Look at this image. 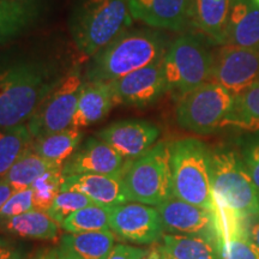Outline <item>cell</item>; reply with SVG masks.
<instances>
[{
  "mask_svg": "<svg viewBox=\"0 0 259 259\" xmlns=\"http://www.w3.org/2000/svg\"><path fill=\"white\" fill-rule=\"evenodd\" d=\"M58 78L47 66L16 63L0 69V128L28 124Z\"/></svg>",
  "mask_w": 259,
  "mask_h": 259,
  "instance_id": "obj_1",
  "label": "cell"
},
{
  "mask_svg": "<svg viewBox=\"0 0 259 259\" xmlns=\"http://www.w3.org/2000/svg\"><path fill=\"white\" fill-rule=\"evenodd\" d=\"M168 50L160 32L127 30L93 58L87 80H112L163 59Z\"/></svg>",
  "mask_w": 259,
  "mask_h": 259,
  "instance_id": "obj_2",
  "label": "cell"
},
{
  "mask_svg": "<svg viewBox=\"0 0 259 259\" xmlns=\"http://www.w3.org/2000/svg\"><path fill=\"white\" fill-rule=\"evenodd\" d=\"M170 169L176 198L215 211L208 145L192 137L170 143Z\"/></svg>",
  "mask_w": 259,
  "mask_h": 259,
  "instance_id": "obj_3",
  "label": "cell"
},
{
  "mask_svg": "<svg viewBox=\"0 0 259 259\" xmlns=\"http://www.w3.org/2000/svg\"><path fill=\"white\" fill-rule=\"evenodd\" d=\"M211 184L215 204L245 222L259 218V189L234 149L221 147L211 151Z\"/></svg>",
  "mask_w": 259,
  "mask_h": 259,
  "instance_id": "obj_4",
  "label": "cell"
},
{
  "mask_svg": "<svg viewBox=\"0 0 259 259\" xmlns=\"http://www.w3.org/2000/svg\"><path fill=\"white\" fill-rule=\"evenodd\" d=\"M134 23L128 0H84L74 16L72 35L77 48L94 58Z\"/></svg>",
  "mask_w": 259,
  "mask_h": 259,
  "instance_id": "obj_5",
  "label": "cell"
},
{
  "mask_svg": "<svg viewBox=\"0 0 259 259\" xmlns=\"http://www.w3.org/2000/svg\"><path fill=\"white\" fill-rule=\"evenodd\" d=\"M212 51L198 34H183L168 47L163 58L167 93L179 100L211 80Z\"/></svg>",
  "mask_w": 259,
  "mask_h": 259,
  "instance_id": "obj_6",
  "label": "cell"
},
{
  "mask_svg": "<svg viewBox=\"0 0 259 259\" xmlns=\"http://www.w3.org/2000/svg\"><path fill=\"white\" fill-rule=\"evenodd\" d=\"M128 200L156 206L174 197L170 169V144L160 142L144 155L127 161L121 173Z\"/></svg>",
  "mask_w": 259,
  "mask_h": 259,
  "instance_id": "obj_7",
  "label": "cell"
},
{
  "mask_svg": "<svg viewBox=\"0 0 259 259\" xmlns=\"http://www.w3.org/2000/svg\"><path fill=\"white\" fill-rule=\"evenodd\" d=\"M233 105L234 95L210 80L178 100V125L197 135H210L227 126Z\"/></svg>",
  "mask_w": 259,
  "mask_h": 259,
  "instance_id": "obj_8",
  "label": "cell"
},
{
  "mask_svg": "<svg viewBox=\"0 0 259 259\" xmlns=\"http://www.w3.org/2000/svg\"><path fill=\"white\" fill-rule=\"evenodd\" d=\"M83 84L79 67H72L64 77L58 78L28 121L32 137L37 138L71 127Z\"/></svg>",
  "mask_w": 259,
  "mask_h": 259,
  "instance_id": "obj_9",
  "label": "cell"
},
{
  "mask_svg": "<svg viewBox=\"0 0 259 259\" xmlns=\"http://www.w3.org/2000/svg\"><path fill=\"white\" fill-rule=\"evenodd\" d=\"M211 80L234 96L259 82V50L218 46L212 51Z\"/></svg>",
  "mask_w": 259,
  "mask_h": 259,
  "instance_id": "obj_10",
  "label": "cell"
},
{
  "mask_svg": "<svg viewBox=\"0 0 259 259\" xmlns=\"http://www.w3.org/2000/svg\"><path fill=\"white\" fill-rule=\"evenodd\" d=\"M111 231L116 238L135 245H151L163 238V223L155 206L125 203L109 208Z\"/></svg>",
  "mask_w": 259,
  "mask_h": 259,
  "instance_id": "obj_11",
  "label": "cell"
},
{
  "mask_svg": "<svg viewBox=\"0 0 259 259\" xmlns=\"http://www.w3.org/2000/svg\"><path fill=\"white\" fill-rule=\"evenodd\" d=\"M115 105L145 107L167 93L163 59L109 82Z\"/></svg>",
  "mask_w": 259,
  "mask_h": 259,
  "instance_id": "obj_12",
  "label": "cell"
},
{
  "mask_svg": "<svg viewBox=\"0 0 259 259\" xmlns=\"http://www.w3.org/2000/svg\"><path fill=\"white\" fill-rule=\"evenodd\" d=\"M164 232L169 234L203 236L216 242L215 212L176 197L156 206Z\"/></svg>",
  "mask_w": 259,
  "mask_h": 259,
  "instance_id": "obj_13",
  "label": "cell"
},
{
  "mask_svg": "<svg viewBox=\"0 0 259 259\" xmlns=\"http://www.w3.org/2000/svg\"><path fill=\"white\" fill-rule=\"evenodd\" d=\"M160 130L145 120H122L97 132V138L111 145L126 161L144 155L156 144Z\"/></svg>",
  "mask_w": 259,
  "mask_h": 259,
  "instance_id": "obj_14",
  "label": "cell"
},
{
  "mask_svg": "<svg viewBox=\"0 0 259 259\" xmlns=\"http://www.w3.org/2000/svg\"><path fill=\"white\" fill-rule=\"evenodd\" d=\"M127 161L100 138H89L64 163V177L74 174H120Z\"/></svg>",
  "mask_w": 259,
  "mask_h": 259,
  "instance_id": "obj_15",
  "label": "cell"
},
{
  "mask_svg": "<svg viewBox=\"0 0 259 259\" xmlns=\"http://www.w3.org/2000/svg\"><path fill=\"white\" fill-rule=\"evenodd\" d=\"M213 212L220 259H259V246L251 240L246 222L219 204Z\"/></svg>",
  "mask_w": 259,
  "mask_h": 259,
  "instance_id": "obj_16",
  "label": "cell"
},
{
  "mask_svg": "<svg viewBox=\"0 0 259 259\" xmlns=\"http://www.w3.org/2000/svg\"><path fill=\"white\" fill-rule=\"evenodd\" d=\"M134 19L154 28L179 31L191 24L192 0H128Z\"/></svg>",
  "mask_w": 259,
  "mask_h": 259,
  "instance_id": "obj_17",
  "label": "cell"
},
{
  "mask_svg": "<svg viewBox=\"0 0 259 259\" xmlns=\"http://www.w3.org/2000/svg\"><path fill=\"white\" fill-rule=\"evenodd\" d=\"M122 173V171H121ZM120 174H74L64 178L61 191H76L97 205L115 206L130 202L125 194Z\"/></svg>",
  "mask_w": 259,
  "mask_h": 259,
  "instance_id": "obj_18",
  "label": "cell"
},
{
  "mask_svg": "<svg viewBox=\"0 0 259 259\" xmlns=\"http://www.w3.org/2000/svg\"><path fill=\"white\" fill-rule=\"evenodd\" d=\"M114 105V96L109 82L85 79L71 126L80 130L95 124L105 118Z\"/></svg>",
  "mask_w": 259,
  "mask_h": 259,
  "instance_id": "obj_19",
  "label": "cell"
},
{
  "mask_svg": "<svg viewBox=\"0 0 259 259\" xmlns=\"http://www.w3.org/2000/svg\"><path fill=\"white\" fill-rule=\"evenodd\" d=\"M225 45L259 50V8L247 0H232Z\"/></svg>",
  "mask_w": 259,
  "mask_h": 259,
  "instance_id": "obj_20",
  "label": "cell"
},
{
  "mask_svg": "<svg viewBox=\"0 0 259 259\" xmlns=\"http://www.w3.org/2000/svg\"><path fill=\"white\" fill-rule=\"evenodd\" d=\"M232 0H192L191 24L209 42L225 45Z\"/></svg>",
  "mask_w": 259,
  "mask_h": 259,
  "instance_id": "obj_21",
  "label": "cell"
},
{
  "mask_svg": "<svg viewBox=\"0 0 259 259\" xmlns=\"http://www.w3.org/2000/svg\"><path fill=\"white\" fill-rule=\"evenodd\" d=\"M60 226L46 212L31 210L25 213L0 221V233L34 239V240H56L59 236Z\"/></svg>",
  "mask_w": 259,
  "mask_h": 259,
  "instance_id": "obj_22",
  "label": "cell"
},
{
  "mask_svg": "<svg viewBox=\"0 0 259 259\" xmlns=\"http://www.w3.org/2000/svg\"><path fill=\"white\" fill-rule=\"evenodd\" d=\"M82 138V131L71 126L63 131L34 138L31 149L45 160L63 167L80 147Z\"/></svg>",
  "mask_w": 259,
  "mask_h": 259,
  "instance_id": "obj_23",
  "label": "cell"
},
{
  "mask_svg": "<svg viewBox=\"0 0 259 259\" xmlns=\"http://www.w3.org/2000/svg\"><path fill=\"white\" fill-rule=\"evenodd\" d=\"M115 239L112 231L67 233L61 238L60 246L79 259H107L115 246Z\"/></svg>",
  "mask_w": 259,
  "mask_h": 259,
  "instance_id": "obj_24",
  "label": "cell"
},
{
  "mask_svg": "<svg viewBox=\"0 0 259 259\" xmlns=\"http://www.w3.org/2000/svg\"><path fill=\"white\" fill-rule=\"evenodd\" d=\"M63 168L38 156L30 148L3 177L15 192L30 189L34 181L48 170Z\"/></svg>",
  "mask_w": 259,
  "mask_h": 259,
  "instance_id": "obj_25",
  "label": "cell"
},
{
  "mask_svg": "<svg viewBox=\"0 0 259 259\" xmlns=\"http://www.w3.org/2000/svg\"><path fill=\"white\" fill-rule=\"evenodd\" d=\"M162 240L176 259H220L216 242L203 236L164 234Z\"/></svg>",
  "mask_w": 259,
  "mask_h": 259,
  "instance_id": "obj_26",
  "label": "cell"
},
{
  "mask_svg": "<svg viewBox=\"0 0 259 259\" xmlns=\"http://www.w3.org/2000/svg\"><path fill=\"white\" fill-rule=\"evenodd\" d=\"M34 137L28 125L0 128V178L31 148Z\"/></svg>",
  "mask_w": 259,
  "mask_h": 259,
  "instance_id": "obj_27",
  "label": "cell"
},
{
  "mask_svg": "<svg viewBox=\"0 0 259 259\" xmlns=\"http://www.w3.org/2000/svg\"><path fill=\"white\" fill-rule=\"evenodd\" d=\"M227 126H235L250 132L259 131V82L234 96Z\"/></svg>",
  "mask_w": 259,
  "mask_h": 259,
  "instance_id": "obj_28",
  "label": "cell"
},
{
  "mask_svg": "<svg viewBox=\"0 0 259 259\" xmlns=\"http://www.w3.org/2000/svg\"><path fill=\"white\" fill-rule=\"evenodd\" d=\"M34 16V8L28 2L0 0V42L16 36L27 28Z\"/></svg>",
  "mask_w": 259,
  "mask_h": 259,
  "instance_id": "obj_29",
  "label": "cell"
},
{
  "mask_svg": "<svg viewBox=\"0 0 259 259\" xmlns=\"http://www.w3.org/2000/svg\"><path fill=\"white\" fill-rule=\"evenodd\" d=\"M66 233H77L111 231L109 223V208L97 204L85 206L70 215L61 225Z\"/></svg>",
  "mask_w": 259,
  "mask_h": 259,
  "instance_id": "obj_30",
  "label": "cell"
},
{
  "mask_svg": "<svg viewBox=\"0 0 259 259\" xmlns=\"http://www.w3.org/2000/svg\"><path fill=\"white\" fill-rule=\"evenodd\" d=\"M63 168L52 169L38 177L31 185L32 202L34 210L47 212L52 204L61 192V186L64 183V174L61 171Z\"/></svg>",
  "mask_w": 259,
  "mask_h": 259,
  "instance_id": "obj_31",
  "label": "cell"
},
{
  "mask_svg": "<svg viewBox=\"0 0 259 259\" xmlns=\"http://www.w3.org/2000/svg\"><path fill=\"white\" fill-rule=\"evenodd\" d=\"M92 204L95 203L82 193L76 192V191H61L46 213L61 228L63 222L70 215Z\"/></svg>",
  "mask_w": 259,
  "mask_h": 259,
  "instance_id": "obj_32",
  "label": "cell"
},
{
  "mask_svg": "<svg viewBox=\"0 0 259 259\" xmlns=\"http://www.w3.org/2000/svg\"><path fill=\"white\" fill-rule=\"evenodd\" d=\"M34 210L31 189L14 192L0 209V221Z\"/></svg>",
  "mask_w": 259,
  "mask_h": 259,
  "instance_id": "obj_33",
  "label": "cell"
},
{
  "mask_svg": "<svg viewBox=\"0 0 259 259\" xmlns=\"http://www.w3.org/2000/svg\"><path fill=\"white\" fill-rule=\"evenodd\" d=\"M240 155L252 180L259 189V137L247 139L242 144Z\"/></svg>",
  "mask_w": 259,
  "mask_h": 259,
  "instance_id": "obj_34",
  "label": "cell"
},
{
  "mask_svg": "<svg viewBox=\"0 0 259 259\" xmlns=\"http://www.w3.org/2000/svg\"><path fill=\"white\" fill-rule=\"evenodd\" d=\"M148 250L137 246L118 244L113 247L107 259H143L148 254Z\"/></svg>",
  "mask_w": 259,
  "mask_h": 259,
  "instance_id": "obj_35",
  "label": "cell"
},
{
  "mask_svg": "<svg viewBox=\"0 0 259 259\" xmlns=\"http://www.w3.org/2000/svg\"><path fill=\"white\" fill-rule=\"evenodd\" d=\"M0 259H25L23 251L15 245L3 240L0 242Z\"/></svg>",
  "mask_w": 259,
  "mask_h": 259,
  "instance_id": "obj_36",
  "label": "cell"
},
{
  "mask_svg": "<svg viewBox=\"0 0 259 259\" xmlns=\"http://www.w3.org/2000/svg\"><path fill=\"white\" fill-rule=\"evenodd\" d=\"M28 259H59V250L54 247L40 248Z\"/></svg>",
  "mask_w": 259,
  "mask_h": 259,
  "instance_id": "obj_37",
  "label": "cell"
},
{
  "mask_svg": "<svg viewBox=\"0 0 259 259\" xmlns=\"http://www.w3.org/2000/svg\"><path fill=\"white\" fill-rule=\"evenodd\" d=\"M14 192L15 191L12 190V187L3 178H0V209L8 202V199L14 194Z\"/></svg>",
  "mask_w": 259,
  "mask_h": 259,
  "instance_id": "obj_38",
  "label": "cell"
},
{
  "mask_svg": "<svg viewBox=\"0 0 259 259\" xmlns=\"http://www.w3.org/2000/svg\"><path fill=\"white\" fill-rule=\"evenodd\" d=\"M248 235H250L251 240L254 242L255 245L259 246V218L254 220V222H252L250 225V228L247 227Z\"/></svg>",
  "mask_w": 259,
  "mask_h": 259,
  "instance_id": "obj_39",
  "label": "cell"
},
{
  "mask_svg": "<svg viewBox=\"0 0 259 259\" xmlns=\"http://www.w3.org/2000/svg\"><path fill=\"white\" fill-rule=\"evenodd\" d=\"M58 250H59V259H79L77 255H74L72 252L66 250L63 246H59Z\"/></svg>",
  "mask_w": 259,
  "mask_h": 259,
  "instance_id": "obj_40",
  "label": "cell"
},
{
  "mask_svg": "<svg viewBox=\"0 0 259 259\" xmlns=\"http://www.w3.org/2000/svg\"><path fill=\"white\" fill-rule=\"evenodd\" d=\"M143 259H162L161 252H160V248H158V246H156V247H154V248H151V250L148 252V254L145 255Z\"/></svg>",
  "mask_w": 259,
  "mask_h": 259,
  "instance_id": "obj_41",
  "label": "cell"
},
{
  "mask_svg": "<svg viewBox=\"0 0 259 259\" xmlns=\"http://www.w3.org/2000/svg\"><path fill=\"white\" fill-rule=\"evenodd\" d=\"M158 248H160V252H161V257H162V259H176L173 257V255H171L169 252H168L166 248H164V246L163 245H161V246H158Z\"/></svg>",
  "mask_w": 259,
  "mask_h": 259,
  "instance_id": "obj_42",
  "label": "cell"
},
{
  "mask_svg": "<svg viewBox=\"0 0 259 259\" xmlns=\"http://www.w3.org/2000/svg\"><path fill=\"white\" fill-rule=\"evenodd\" d=\"M247 2H250L251 4H253L254 6H257V8H259V0H247Z\"/></svg>",
  "mask_w": 259,
  "mask_h": 259,
  "instance_id": "obj_43",
  "label": "cell"
},
{
  "mask_svg": "<svg viewBox=\"0 0 259 259\" xmlns=\"http://www.w3.org/2000/svg\"><path fill=\"white\" fill-rule=\"evenodd\" d=\"M18 2H27V0H18Z\"/></svg>",
  "mask_w": 259,
  "mask_h": 259,
  "instance_id": "obj_44",
  "label": "cell"
},
{
  "mask_svg": "<svg viewBox=\"0 0 259 259\" xmlns=\"http://www.w3.org/2000/svg\"><path fill=\"white\" fill-rule=\"evenodd\" d=\"M0 242H2V239H0Z\"/></svg>",
  "mask_w": 259,
  "mask_h": 259,
  "instance_id": "obj_45",
  "label": "cell"
}]
</instances>
